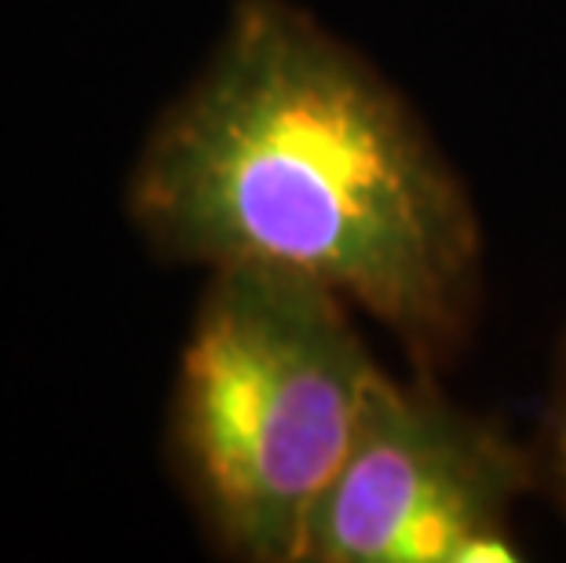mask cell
Returning a JSON list of instances; mask_svg holds the SVG:
<instances>
[{"label":"cell","mask_w":566,"mask_h":563,"mask_svg":"<svg viewBox=\"0 0 566 563\" xmlns=\"http://www.w3.org/2000/svg\"><path fill=\"white\" fill-rule=\"evenodd\" d=\"M161 260L329 285L420 366L464 341L483 227L402 95L289 0H234L125 190Z\"/></svg>","instance_id":"obj_1"},{"label":"cell","mask_w":566,"mask_h":563,"mask_svg":"<svg viewBox=\"0 0 566 563\" xmlns=\"http://www.w3.org/2000/svg\"><path fill=\"white\" fill-rule=\"evenodd\" d=\"M344 296L300 271H209L168 403V465L220 556L304 563L380 366Z\"/></svg>","instance_id":"obj_2"},{"label":"cell","mask_w":566,"mask_h":563,"mask_svg":"<svg viewBox=\"0 0 566 563\" xmlns=\"http://www.w3.org/2000/svg\"><path fill=\"white\" fill-rule=\"evenodd\" d=\"M530 483V458L501 428L380 369L304 563L520 560L512 505Z\"/></svg>","instance_id":"obj_3"},{"label":"cell","mask_w":566,"mask_h":563,"mask_svg":"<svg viewBox=\"0 0 566 563\" xmlns=\"http://www.w3.org/2000/svg\"><path fill=\"white\" fill-rule=\"evenodd\" d=\"M556 465H559L563 490H566V399H563V410H559V428H556Z\"/></svg>","instance_id":"obj_4"}]
</instances>
